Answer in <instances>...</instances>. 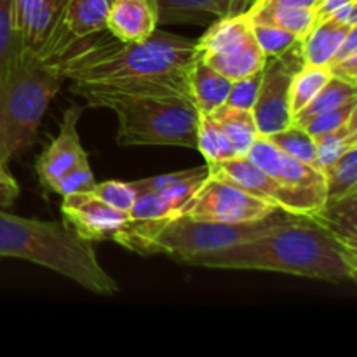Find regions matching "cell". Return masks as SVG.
<instances>
[{
  "instance_id": "10",
  "label": "cell",
  "mask_w": 357,
  "mask_h": 357,
  "mask_svg": "<svg viewBox=\"0 0 357 357\" xmlns=\"http://www.w3.org/2000/svg\"><path fill=\"white\" fill-rule=\"evenodd\" d=\"M112 0H68L61 20L37 56L58 59L80 40L107 30V17Z\"/></svg>"
},
{
  "instance_id": "28",
  "label": "cell",
  "mask_w": 357,
  "mask_h": 357,
  "mask_svg": "<svg viewBox=\"0 0 357 357\" xmlns=\"http://www.w3.org/2000/svg\"><path fill=\"white\" fill-rule=\"evenodd\" d=\"M268 139L282 153H286V155L295 157V159L302 160V162L316 166V145H314V138L302 126L293 124L291 122L288 128L268 135Z\"/></svg>"
},
{
  "instance_id": "2",
  "label": "cell",
  "mask_w": 357,
  "mask_h": 357,
  "mask_svg": "<svg viewBox=\"0 0 357 357\" xmlns=\"http://www.w3.org/2000/svg\"><path fill=\"white\" fill-rule=\"evenodd\" d=\"M188 265L227 271H264L326 282H354L357 248L309 216L284 215L246 243L194 257Z\"/></svg>"
},
{
  "instance_id": "24",
  "label": "cell",
  "mask_w": 357,
  "mask_h": 357,
  "mask_svg": "<svg viewBox=\"0 0 357 357\" xmlns=\"http://www.w3.org/2000/svg\"><path fill=\"white\" fill-rule=\"evenodd\" d=\"M314 145H316V166L323 171L338 157L357 146V115L349 119L338 129L316 136Z\"/></svg>"
},
{
  "instance_id": "20",
  "label": "cell",
  "mask_w": 357,
  "mask_h": 357,
  "mask_svg": "<svg viewBox=\"0 0 357 357\" xmlns=\"http://www.w3.org/2000/svg\"><path fill=\"white\" fill-rule=\"evenodd\" d=\"M312 218L349 246L357 248V192L326 201Z\"/></svg>"
},
{
  "instance_id": "35",
  "label": "cell",
  "mask_w": 357,
  "mask_h": 357,
  "mask_svg": "<svg viewBox=\"0 0 357 357\" xmlns=\"http://www.w3.org/2000/svg\"><path fill=\"white\" fill-rule=\"evenodd\" d=\"M201 167L174 171V173L159 174V176L142 178V180L132 181V185H135V188L138 190V194H160V192L166 190V188H169V187H173V185L178 183V181L185 180V178L192 176V174H195L197 171H201Z\"/></svg>"
},
{
  "instance_id": "9",
  "label": "cell",
  "mask_w": 357,
  "mask_h": 357,
  "mask_svg": "<svg viewBox=\"0 0 357 357\" xmlns=\"http://www.w3.org/2000/svg\"><path fill=\"white\" fill-rule=\"evenodd\" d=\"M275 211L279 209L261 199L208 174L201 187L181 206L178 215L206 222L246 223L267 218Z\"/></svg>"
},
{
  "instance_id": "29",
  "label": "cell",
  "mask_w": 357,
  "mask_h": 357,
  "mask_svg": "<svg viewBox=\"0 0 357 357\" xmlns=\"http://www.w3.org/2000/svg\"><path fill=\"white\" fill-rule=\"evenodd\" d=\"M94 185H96V180H94L93 169L89 166V159L87 155H84L58 178V181L52 185L51 192L65 197V195L89 192Z\"/></svg>"
},
{
  "instance_id": "40",
  "label": "cell",
  "mask_w": 357,
  "mask_h": 357,
  "mask_svg": "<svg viewBox=\"0 0 357 357\" xmlns=\"http://www.w3.org/2000/svg\"><path fill=\"white\" fill-rule=\"evenodd\" d=\"M222 9L223 16H229V14H239L246 13L248 10V0H216Z\"/></svg>"
},
{
  "instance_id": "11",
  "label": "cell",
  "mask_w": 357,
  "mask_h": 357,
  "mask_svg": "<svg viewBox=\"0 0 357 357\" xmlns=\"http://www.w3.org/2000/svg\"><path fill=\"white\" fill-rule=\"evenodd\" d=\"M272 178L284 188L288 213L312 218L326 202V183L319 167L281 152Z\"/></svg>"
},
{
  "instance_id": "26",
  "label": "cell",
  "mask_w": 357,
  "mask_h": 357,
  "mask_svg": "<svg viewBox=\"0 0 357 357\" xmlns=\"http://www.w3.org/2000/svg\"><path fill=\"white\" fill-rule=\"evenodd\" d=\"M331 79L328 66L305 63L293 77L291 89H289V110L291 115L302 110L317 93L324 87V84Z\"/></svg>"
},
{
  "instance_id": "34",
  "label": "cell",
  "mask_w": 357,
  "mask_h": 357,
  "mask_svg": "<svg viewBox=\"0 0 357 357\" xmlns=\"http://www.w3.org/2000/svg\"><path fill=\"white\" fill-rule=\"evenodd\" d=\"M261 70H257V72L250 73V75L243 77V79L232 80V86H230L225 103L237 108H244V110H253L255 101H257L258 96V89H260Z\"/></svg>"
},
{
  "instance_id": "30",
  "label": "cell",
  "mask_w": 357,
  "mask_h": 357,
  "mask_svg": "<svg viewBox=\"0 0 357 357\" xmlns=\"http://www.w3.org/2000/svg\"><path fill=\"white\" fill-rule=\"evenodd\" d=\"M91 194L96 195L100 201L105 204L112 206L117 211H122L128 215L129 209L135 206L136 199H138V190L135 188L132 181H103V183H96L91 188Z\"/></svg>"
},
{
  "instance_id": "37",
  "label": "cell",
  "mask_w": 357,
  "mask_h": 357,
  "mask_svg": "<svg viewBox=\"0 0 357 357\" xmlns=\"http://www.w3.org/2000/svg\"><path fill=\"white\" fill-rule=\"evenodd\" d=\"M328 70H330L331 77H337V79L345 80L352 86H357V54L330 63Z\"/></svg>"
},
{
  "instance_id": "13",
  "label": "cell",
  "mask_w": 357,
  "mask_h": 357,
  "mask_svg": "<svg viewBox=\"0 0 357 357\" xmlns=\"http://www.w3.org/2000/svg\"><path fill=\"white\" fill-rule=\"evenodd\" d=\"M206 166H208L209 176L236 185L241 190L274 206L275 209L288 213V199H286L284 188L265 171H261L257 164L251 162L246 155H236L232 159L206 164Z\"/></svg>"
},
{
  "instance_id": "16",
  "label": "cell",
  "mask_w": 357,
  "mask_h": 357,
  "mask_svg": "<svg viewBox=\"0 0 357 357\" xmlns=\"http://www.w3.org/2000/svg\"><path fill=\"white\" fill-rule=\"evenodd\" d=\"M159 24V6L155 0H112L107 30L122 42H142Z\"/></svg>"
},
{
  "instance_id": "39",
  "label": "cell",
  "mask_w": 357,
  "mask_h": 357,
  "mask_svg": "<svg viewBox=\"0 0 357 357\" xmlns=\"http://www.w3.org/2000/svg\"><path fill=\"white\" fill-rule=\"evenodd\" d=\"M257 2L272 3V6H282V7H302V9H314L319 6L321 0H257Z\"/></svg>"
},
{
  "instance_id": "17",
  "label": "cell",
  "mask_w": 357,
  "mask_h": 357,
  "mask_svg": "<svg viewBox=\"0 0 357 357\" xmlns=\"http://www.w3.org/2000/svg\"><path fill=\"white\" fill-rule=\"evenodd\" d=\"M230 86L232 80L206 65L197 56L190 72V91L199 114L208 115L222 107L229 96Z\"/></svg>"
},
{
  "instance_id": "7",
  "label": "cell",
  "mask_w": 357,
  "mask_h": 357,
  "mask_svg": "<svg viewBox=\"0 0 357 357\" xmlns=\"http://www.w3.org/2000/svg\"><path fill=\"white\" fill-rule=\"evenodd\" d=\"M199 59L227 79L237 80L261 70L265 54L258 45L248 13L229 14L215 20L197 40Z\"/></svg>"
},
{
  "instance_id": "3",
  "label": "cell",
  "mask_w": 357,
  "mask_h": 357,
  "mask_svg": "<svg viewBox=\"0 0 357 357\" xmlns=\"http://www.w3.org/2000/svg\"><path fill=\"white\" fill-rule=\"evenodd\" d=\"M0 258H17L51 268L100 296L119 293V284L98 261L93 243L65 222L21 218L0 209Z\"/></svg>"
},
{
  "instance_id": "5",
  "label": "cell",
  "mask_w": 357,
  "mask_h": 357,
  "mask_svg": "<svg viewBox=\"0 0 357 357\" xmlns=\"http://www.w3.org/2000/svg\"><path fill=\"white\" fill-rule=\"evenodd\" d=\"M65 80L58 61L23 49L0 70V162L7 164L33 145Z\"/></svg>"
},
{
  "instance_id": "12",
  "label": "cell",
  "mask_w": 357,
  "mask_h": 357,
  "mask_svg": "<svg viewBox=\"0 0 357 357\" xmlns=\"http://www.w3.org/2000/svg\"><path fill=\"white\" fill-rule=\"evenodd\" d=\"M61 215L66 225L89 243L114 241L128 220L126 213L105 204L91 192L65 195L61 202Z\"/></svg>"
},
{
  "instance_id": "8",
  "label": "cell",
  "mask_w": 357,
  "mask_h": 357,
  "mask_svg": "<svg viewBox=\"0 0 357 357\" xmlns=\"http://www.w3.org/2000/svg\"><path fill=\"white\" fill-rule=\"evenodd\" d=\"M305 63L302 40L296 42L282 54L265 59L260 89L253 107V115L260 135L268 136L291 124L289 89H291L293 77Z\"/></svg>"
},
{
  "instance_id": "33",
  "label": "cell",
  "mask_w": 357,
  "mask_h": 357,
  "mask_svg": "<svg viewBox=\"0 0 357 357\" xmlns=\"http://www.w3.org/2000/svg\"><path fill=\"white\" fill-rule=\"evenodd\" d=\"M354 115H357V101H351V103L342 105V107L333 108V110L316 115L314 119L307 121L302 128H305V131L309 132L312 138H316V136L324 135V132L338 129L340 126H344L349 119L354 117Z\"/></svg>"
},
{
  "instance_id": "1",
  "label": "cell",
  "mask_w": 357,
  "mask_h": 357,
  "mask_svg": "<svg viewBox=\"0 0 357 357\" xmlns=\"http://www.w3.org/2000/svg\"><path fill=\"white\" fill-rule=\"evenodd\" d=\"M197 56V40L155 30L142 42H122L112 35L89 37L54 61L65 79L79 86L121 94L192 98L190 72Z\"/></svg>"
},
{
  "instance_id": "31",
  "label": "cell",
  "mask_w": 357,
  "mask_h": 357,
  "mask_svg": "<svg viewBox=\"0 0 357 357\" xmlns=\"http://www.w3.org/2000/svg\"><path fill=\"white\" fill-rule=\"evenodd\" d=\"M253 33L258 45L264 51L265 58H275V56L282 54L289 47H293L298 40H302L296 35L289 33V31L282 30V28L271 26V24L253 23Z\"/></svg>"
},
{
  "instance_id": "27",
  "label": "cell",
  "mask_w": 357,
  "mask_h": 357,
  "mask_svg": "<svg viewBox=\"0 0 357 357\" xmlns=\"http://www.w3.org/2000/svg\"><path fill=\"white\" fill-rule=\"evenodd\" d=\"M197 150L202 153L206 164L220 162L237 155L230 139L211 121V117L204 114H201L197 124Z\"/></svg>"
},
{
  "instance_id": "41",
  "label": "cell",
  "mask_w": 357,
  "mask_h": 357,
  "mask_svg": "<svg viewBox=\"0 0 357 357\" xmlns=\"http://www.w3.org/2000/svg\"><path fill=\"white\" fill-rule=\"evenodd\" d=\"M255 2H257V0H248V9H250V7H251V6H253V3H255Z\"/></svg>"
},
{
  "instance_id": "38",
  "label": "cell",
  "mask_w": 357,
  "mask_h": 357,
  "mask_svg": "<svg viewBox=\"0 0 357 357\" xmlns=\"http://www.w3.org/2000/svg\"><path fill=\"white\" fill-rule=\"evenodd\" d=\"M326 20L335 21L344 26H357V0H349L344 6L335 9Z\"/></svg>"
},
{
  "instance_id": "32",
  "label": "cell",
  "mask_w": 357,
  "mask_h": 357,
  "mask_svg": "<svg viewBox=\"0 0 357 357\" xmlns=\"http://www.w3.org/2000/svg\"><path fill=\"white\" fill-rule=\"evenodd\" d=\"M13 16V0H0V70L21 51Z\"/></svg>"
},
{
  "instance_id": "14",
  "label": "cell",
  "mask_w": 357,
  "mask_h": 357,
  "mask_svg": "<svg viewBox=\"0 0 357 357\" xmlns=\"http://www.w3.org/2000/svg\"><path fill=\"white\" fill-rule=\"evenodd\" d=\"M80 114H82L80 107H70L68 110H65L61 122H59L58 136L38 157L37 173L40 183L47 190H51L58 178L66 169H70L80 157L87 155L86 150L82 149L79 129H77Z\"/></svg>"
},
{
  "instance_id": "18",
  "label": "cell",
  "mask_w": 357,
  "mask_h": 357,
  "mask_svg": "<svg viewBox=\"0 0 357 357\" xmlns=\"http://www.w3.org/2000/svg\"><path fill=\"white\" fill-rule=\"evenodd\" d=\"M251 23L271 24V26L282 28L298 38H305L309 31L316 24V13L314 9H302V7H282L272 3L255 2L246 10Z\"/></svg>"
},
{
  "instance_id": "22",
  "label": "cell",
  "mask_w": 357,
  "mask_h": 357,
  "mask_svg": "<svg viewBox=\"0 0 357 357\" xmlns=\"http://www.w3.org/2000/svg\"><path fill=\"white\" fill-rule=\"evenodd\" d=\"M159 24H204L223 16L216 0H155Z\"/></svg>"
},
{
  "instance_id": "21",
  "label": "cell",
  "mask_w": 357,
  "mask_h": 357,
  "mask_svg": "<svg viewBox=\"0 0 357 357\" xmlns=\"http://www.w3.org/2000/svg\"><path fill=\"white\" fill-rule=\"evenodd\" d=\"M352 28L354 26H344V24H338L331 20L317 21L312 30L309 31V35L302 40L305 61L312 63V65L326 66L338 45L344 42V38L347 37Z\"/></svg>"
},
{
  "instance_id": "23",
  "label": "cell",
  "mask_w": 357,
  "mask_h": 357,
  "mask_svg": "<svg viewBox=\"0 0 357 357\" xmlns=\"http://www.w3.org/2000/svg\"><path fill=\"white\" fill-rule=\"evenodd\" d=\"M351 101H357V86L345 82V80L337 79V77H331L326 84H324L323 89L305 105L300 112H296L293 115V124L303 126L307 121L314 119L316 115L324 114V112H330L333 108L342 107V105H347Z\"/></svg>"
},
{
  "instance_id": "4",
  "label": "cell",
  "mask_w": 357,
  "mask_h": 357,
  "mask_svg": "<svg viewBox=\"0 0 357 357\" xmlns=\"http://www.w3.org/2000/svg\"><path fill=\"white\" fill-rule=\"evenodd\" d=\"M72 91L89 107L117 115V143L122 146L197 149L199 114L192 98L167 94H121L73 84Z\"/></svg>"
},
{
  "instance_id": "25",
  "label": "cell",
  "mask_w": 357,
  "mask_h": 357,
  "mask_svg": "<svg viewBox=\"0 0 357 357\" xmlns=\"http://www.w3.org/2000/svg\"><path fill=\"white\" fill-rule=\"evenodd\" d=\"M323 174L326 183V201L357 192V146L324 167Z\"/></svg>"
},
{
  "instance_id": "6",
  "label": "cell",
  "mask_w": 357,
  "mask_h": 357,
  "mask_svg": "<svg viewBox=\"0 0 357 357\" xmlns=\"http://www.w3.org/2000/svg\"><path fill=\"white\" fill-rule=\"evenodd\" d=\"M282 215L284 211L279 209L267 218L246 223L206 222V220L188 218L185 215H174L150 239L145 257L169 255L183 264H188L199 255L225 250L255 239Z\"/></svg>"
},
{
  "instance_id": "15",
  "label": "cell",
  "mask_w": 357,
  "mask_h": 357,
  "mask_svg": "<svg viewBox=\"0 0 357 357\" xmlns=\"http://www.w3.org/2000/svg\"><path fill=\"white\" fill-rule=\"evenodd\" d=\"M68 0H13V16L23 51L38 54L54 31Z\"/></svg>"
},
{
  "instance_id": "36",
  "label": "cell",
  "mask_w": 357,
  "mask_h": 357,
  "mask_svg": "<svg viewBox=\"0 0 357 357\" xmlns=\"http://www.w3.org/2000/svg\"><path fill=\"white\" fill-rule=\"evenodd\" d=\"M20 195V185L7 169V164L0 162V209L9 208Z\"/></svg>"
},
{
  "instance_id": "19",
  "label": "cell",
  "mask_w": 357,
  "mask_h": 357,
  "mask_svg": "<svg viewBox=\"0 0 357 357\" xmlns=\"http://www.w3.org/2000/svg\"><path fill=\"white\" fill-rule=\"evenodd\" d=\"M208 115L222 129L223 135L230 139L237 155H246L251 143L260 135L253 110H244V108H237L232 107V105L223 103L222 107H218Z\"/></svg>"
}]
</instances>
